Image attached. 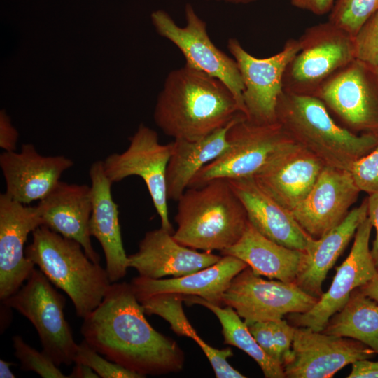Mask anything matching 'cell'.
<instances>
[{"label": "cell", "mask_w": 378, "mask_h": 378, "mask_svg": "<svg viewBox=\"0 0 378 378\" xmlns=\"http://www.w3.org/2000/svg\"><path fill=\"white\" fill-rule=\"evenodd\" d=\"M130 284H111L99 305L83 318L84 340L109 360L144 377L181 371L184 353L155 330Z\"/></svg>", "instance_id": "obj_1"}, {"label": "cell", "mask_w": 378, "mask_h": 378, "mask_svg": "<svg viewBox=\"0 0 378 378\" xmlns=\"http://www.w3.org/2000/svg\"><path fill=\"white\" fill-rule=\"evenodd\" d=\"M241 114L235 97L223 81L185 64L167 75L153 118L165 134L195 141Z\"/></svg>", "instance_id": "obj_2"}, {"label": "cell", "mask_w": 378, "mask_h": 378, "mask_svg": "<svg viewBox=\"0 0 378 378\" xmlns=\"http://www.w3.org/2000/svg\"><path fill=\"white\" fill-rule=\"evenodd\" d=\"M317 97L282 92L276 120L300 146L326 166L350 172L353 164L378 144V135L356 134L337 125Z\"/></svg>", "instance_id": "obj_3"}, {"label": "cell", "mask_w": 378, "mask_h": 378, "mask_svg": "<svg viewBox=\"0 0 378 378\" xmlns=\"http://www.w3.org/2000/svg\"><path fill=\"white\" fill-rule=\"evenodd\" d=\"M179 244L203 251H222L236 244L248 222L246 209L227 178H215L200 187L188 188L178 200Z\"/></svg>", "instance_id": "obj_4"}, {"label": "cell", "mask_w": 378, "mask_h": 378, "mask_svg": "<svg viewBox=\"0 0 378 378\" xmlns=\"http://www.w3.org/2000/svg\"><path fill=\"white\" fill-rule=\"evenodd\" d=\"M25 255L66 293L83 318L99 305L112 284L106 270L92 262L78 241L43 225L33 231Z\"/></svg>", "instance_id": "obj_5"}, {"label": "cell", "mask_w": 378, "mask_h": 378, "mask_svg": "<svg viewBox=\"0 0 378 378\" xmlns=\"http://www.w3.org/2000/svg\"><path fill=\"white\" fill-rule=\"evenodd\" d=\"M227 138V148L196 174L188 188L202 186L215 178L253 177L296 144L278 121L260 124L246 116L230 127Z\"/></svg>", "instance_id": "obj_6"}, {"label": "cell", "mask_w": 378, "mask_h": 378, "mask_svg": "<svg viewBox=\"0 0 378 378\" xmlns=\"http://www.w3.org/2000/svg\"><path fill=\"white\" fill-rule=\"evenodd\" d=\"M300 50L288 64L283 90L316 96L331 76L355 59L354 36L330 22L307 28Z\"/></svg>", "instance_id": "obj_7"}, {"label": "cell", "mask_w": 378, "mask_h": 378, "mask_svg": "<svg viewBox=\"0 0 378 378\" xmlns=\"http://www.w3.org/2000/svg\"><path fill=\"white\" fill-rule=\"evenodd\" d=\"M34 268L24 285L1 302L25 316L34 326L43 351L59 366L74 363L78 344L64 316L65 298Z\"/></svg>", "instance_id": "obj_8"}, {"label": "cell", "mask_w": 378, "mask_h": 378, "mask_svg": "<svg viewBox=\"0 0 378 378\" xmlns=\"http://www.w3.org/2000/svg\"><path fill=\"white\" fill-rule=\"evenodd\" d=\"M186 24L180 27L164 10L151 14L157 32L174 44L183 55L186 65L223 81L232 91L240 110L246 115L243 101L244 86L234 59L218 49L211 41L207 26L190 4L185 6Z\"/></svg>", "instance_id": "obj_9"}, {"label": "cell", "mask_w": 378, "mask_h": 378, "mask_svg": "<svg viewBox=\"0 0 378 378\" xmlns=\"http://www.w3.org/2000/svg\"><path fill=\"white\" fill-rule=\"evenodd\" d=\"M129 140L124 152L111 154L103 161L105 174L113 183L130 176L141 177L160 216L161 227L174 233L169 218L166 180L174 142L160 144L157 132L144 124Z\"/></svg>", "instance_id": "obj_10"}, {"label": "cell", "mask_w": 378, "mask_h": 378, "mask_svg": "<svg viewBox=\"0 0 378 378\" xmlns=\"http://www.w3.org/2000/svg\"><path fill=\"white\" fill-rule=\"evenodd\" d=\"M318 300L294 283L265 280L247 267L234 277L222 297V304L233 308L248 326L304 313Z\"/></svg>", "instance_id": "obj_11"}, {"label": "cell", "mask_w": 378, "mask_h": 378, "mask_svg": "<svg viewBox=\"0 0 378 378\" xmlns=\"http://www.w3.org/2000/svg\"><path fill=\"white\" fill-rule=\"evenodd\" d=\"M315 97L351 132L378 135V69L354 59L325 81Z\"/></svg>", "instance_id": "obj_12"}, {"label": "cell", "mask_w": 378, "mask_h": 378, "mask_svg": "<svg viewBox=\"0 0 378 378\" xmlns=\"http://www.w3.org/2000/svg\"><path fill=\"white\" fill-rule=\"evenodd\" d=\"M227 46L242 78L246 119L260 124L276 122V106L283 92L284 75L300 50L299 39H288L280 52L266 58L251 55L234 38L227 41Z\"/></svg>", "instance_id": "obj_13"}, {"label": "cell", "mask_w": 378, "mask_h": 378, "mask_svg": "<svg viewBox=\"0 0 378 378\" xmlns=\"http://www.w3.org/2000/svg\"><path fill=\"white\" fill-rule=\"evenodd\" d=\"M372 227L367 216L355 233L349 255L336 267V274L328 291L323 292L309 311L289 314L288 318L291 325L321 332L330 318L346 304L352 291L374 276L378 272L369 246Z\"/></svg>", "instance_id": "obj_14"}, {"label": "cell", "mask_w": 378, "mask_h": 378, "mask_svg": "<svg viewBox=\"0 0 378 378\" xmlns=\"http://www.w3.org/2000/svg\"><path fill=\"white\" fill-rule=\"evenodd\" d=\"M375 354L356 340L295 327L291 354L283 368L288 378H330L346 365Z\"/></svg>", "instance_id": "obj_15"}, {"label": "cell", "mask_w": 378, "mask_h": 378, "mask_svg": "<svg viewBox=\"0 0 378 378\" xmlns=\"http://www.w3.org/2000/svg\"><path fill=\"white\" fill-rule=\"evenodd\" d=\"M43 225L37 206L22 204L6 192L0 195V299L4 300L22 286L35 265L25 255L29 233Z\"/></svg>", "instance_id": "obj_16"}, {"label": "cell", "mask_w": 378, "mask_h": 378, "mask_svg": "<svg viewBox=\"0 0 378 378\" xmlns=\"http://www.w3.org/2000/svg\"><path fill=\"white\" fill-rule=\"evenodd\" d=\"M360 192L349 171L325 166L308 195L291 212L317 239L344 220Z\"/></svg>", "instance_id": "obj_17"}, {"label": "cell", "mask_w": 378, "mask_h": 378, "mask_svg": "<svg viewBox=\"0 0 378 378\" xmlns=\"http://www.w3.org/2000/svg\"><path fill=\"white\" fill-rule=\"evenodd\" d=\"M73 164L72 160L64 155H41L31 144H22L19 153L4 151L0 155L6 193L24 204L48 195L60 181L62 173Z\"/></svg>", "instance_id": "obj_18"}, {"label": "cell", "mask_w": 378, "mask_h": 378, "mask_svg": "<svg viewBox=\"0 0 378 378\" xmlns=\"http://www.w3.org/2000/svg\"><path fill=\"white\" fill-rule=\"evenodd\" d=\"M172 234L162 227L147 232L138 251L127 256L128 267L148 279L179 277L208 267L222 258L211 252H199L185 246L177 242Z\"/></svg>", "instance_id": "obj_19"}, {"label": "cell", "mask_w": 378, "mask_h": 378, "mask_svg": "<svg viewBox=\"0 0 378 378\" xmlns=\"http://www.w3.org/2000/svg\"><path fill=\"white\" fill-rule=\"evenodd\" d=\"M227 180L244 205L248 221L259 232L282 246L307 251L314 239L292 212L262 190L253 177Z\"/></svg>", "instance_id": "obj_20"}, {"label": "cell", "mask_w": 378, "mask_h": 378, "mask_svg": "<svg viewBox=\"0 0 378 378\" xmlns=\"http://www.w3.org/2000/svg\"><path fill=\"white\" fill-rule=\"evenodd\" d=\"M325 166L318 158L296 143L253 178L269 195L292 211L308 195Z\"/></svg>", "instance_id": "obj_21"}, {"label": "cell", "mask_w": 378, "mask_h": 378, "mask_svg": "<svg viewBox=\"0 0 378 378\" xmlns=\"http://www.w3.org/2000/svg\"><path fill=\"white\" fill-rule=\"evenodd\" d=\"M43 225L64 237L78 241L88 257L99 263L90 232L92 209L91 186L59 181L37 204Z\"/></svg>", "instance_id": "obj_22"}, {"label": "cell", "mask_w": 378, "mask_h": 378, "mask_svg": "<svg viewBox=\"0 0 378 378\" xmlns=\"http://www.w3.org/2000/svg\"><path fill=\"white\" fill-rule=\"evenodd\" d=\"M90 177L92 203L90 232L99 241L108 278L111 283H115L126 275L129 267L122 240L118 207L111 194L113 183L106 175L101 160L92 163Z\"/></svg>", "instance_id": "obj_23"}, {"label": "cell", "mask_w": 378, "mask_h": 378, "mask_svg": "<svg viewBox=\"0 0 378 378\" xmlns=\"http://www.w3.org/2000/svg\"><path fill=\"white\" fill-rule=\"evenodd\" d=\"M248 265L232 255H222L216 263L197 272L179 277L153 279L140 276L131 281L138 299L162 293L197 296L221 305L222 297L235 276Z\"/></svg>", "instance_id": "obj_24"}, {"label": "cell", "mask_w": 378, "mask_h": 378, "mask_svg": "<svg viewBox=\"0 0 378 378\" xmlns=\"http://www.w3.org/2000/svg\"><path fill=\"white\" fill-rule=\"evenodd\" d=\"M220 253L243 260L258 276L288 283H295L307 258V252L269 239L249 221L239 240Z\"/></svg>", "instance_id": "obj_25"}, {"label": "cell", "mask_w": 378, "mask_h": 378, "mask_svg": "<svg viewBox=\"0 0 378 378\" xmlns=\"http://www.w3.org/2000/svg\"><path fill=\"white\" fill-rule=\"evenodd\" d=\"M368 216V198L357 207L350 210L344 220L319 239H314L307 250L305 265L298 274L295 284L307 293L320 298L323 291L322 284L328 271L362 223Z\"/></svg>", "instance_id": "obj_26"}, {"label": "cell", "mask_w": 378, "mask_h": 378, "mask_svg": "<svg viewBox=\"0 0 378 378\" xmlns=\"http://www.w3.org/2000/svg\"><path fill=\"white\" fill-rule=\"evenodd\" d=\"M246 116L239 115L225 127L195 141L174 139L167 169L168 200L178 201L196 175L206 164L219 156L228 146L227 134L230 127Z\"/></svg>", "instance_id": "obj_27"}, {"label": "cell", "mask_w": 378, "mask_h": 378, "mask_svg": "<svg viewBox=\"0 0 378 378\" xmlns=\"http://www.w3.org/2000/svg\"><path fill=\"white\" fill-rule=\"evenodd\" d=\"M183 301L181 295L162 293L142 299L139 302L146 314L162 317L169 323L172 330L178 335L188 337L194 340L206 355L217 378L246 377L228 363L227 358L233 356L230 348L218 349L200 337L184 313L182 305Z\"/></svg>", "instance_id": "obj_28"}, {"label": "cell", "mask_w": 378, "mask_h": 378, "mask_svg": "<svg viewBox=\"0 0 378 378\" xmlns=\"http://www.w3.org/2000/svg\"><path fill=\"white\" fill-rule=\"evenodd\" d=\"M321 332L356 340L378 355V304L358 288L352 291L346 304L330 318Z\"/></svg>", "instance_id": "obj_29"}, {"label": "cell", "mask_w": 378, "mask_h": 378, "mask_svg": "<svg viewBox=\"0 0 378 378\" xmlns=\"http://www.w3.org/2000/svg\"><path fill=\"white\" fill-rule=\"evenodd\" d=\"M183 300L188 304H200L211 311L220 323L224 343L236 346L251 356L265 377H286L283 366L265 354L233 308L229 306L223 308L197 296H183Z\"/></svg>", "instance_id": "obj_30"}, {"label": "cell", "mask_w": 378, "mask_h": 378, "mask_svg": "<svg viewBox=\"0 0 378 378\" xmlns=\"http://www.w3.org/2000/svg\"><path fill=\"white\" fill-rule=\"evenodd\" d=\"M248 327L265 354L283 366L291 354L295 326L281 318L258 321Z\"/></svg>", "instance_id": "obj_31"}, {"label": "cell", "mask_w": 378, "mask_h": 378, "mask_svg": "<svg viewBox=\"0 0 378 378\" xmlns=\"http://www.w3.org/2000/svg\"><path fill=\"white\" fill-rule=\"evenodd\" d=\"M377 11L378 0H337L328 21L354 36Z\"/></svg>", "instance_id": "obj_32"}, {"label": "cell", "mask_w": 378, "mask_h": 378, "mask_svg": "<svg viewBox=\"0 0 378 378\" xmlns=\"http://www.w3.org/2000/svg\"><path fill=\"white\" fill-rule=\"evenodd\" d=\"M13 346L23 370L34 372L43 378H69L50 356L30 346L21 336L13 337Z\"/></svg>", "instance_id": "obj_33"}, {"label": "cell", "mask_w": 378, "mask_h": 378, "mask_svg": "<svg viewBox=\"0 0 378 378\" xmlns=\"http://www.w3.org/2000/svg\"><path fill=\"white\" fill-rule=\"evenodd\" d=\"M81 363L92 368L102 378H143L118 363L100 356L85 340L78 344L74 363Z\"/></svg>", "instance_id": "obj_34"}, {"label": "cell", "mask_w": 378, "mask_h": 378, "mask_svg": "<svg viewBox=\"0 0 378 378\" xmlns=\"http://www.w3.org/2000/svg\"><path fill=\"white\" fill-rule=\"evenodd\" d=\"M355 59L378 69V11L354 36Z\"/></svg>", "instance_id": "obj_35"}, {"label": "cell", "mask_w": 378, "mask_h": 378, "mask_svg": "<svg viewBox=\"0 0 378 378\" xmlns=\"http://www.w3.org/2000/svg\"><path fill=\"white\" fill-rule=\"evenodd\" d=\"M350 172L360 191L378 192V144L368 154L356 160Z\"/></svg>", "instance_id": "obj_36"}, {"label": "cell", "mask_w": 378, "mask_h": 378, "mask_svg": "<svg viewBox=\"0 0 378 378\" xmlns=\"http://www.w3.org/2000/svg\"><path fill=\"white\" fill-rule=\"evenodd\" d=\"M18 132L4 110L0 111V147L4 151H15Z\"/></svg>", "instance_id": "obj_37"}, {"label": "cell", "mask_w": 378, "mask_h": 378, "mask_svg": "<svg viewBox=\"0 0 378 378\" xmlns=\"http://www.w3.org/2000/svg\"><path fill=\"white\" fill-rule=\"evenodd\" d=\"M368 198V217L376 231L375 239L372 243L371 254L378 272V192L369 195Z\"/></svg>", "instance_id": "obj_38"}, {"label": "cell", "mask_w": 378, "mask_h": 378, "mask_svg": "<svg viewBox=\"0 0 378 378\" xmlns=\"http://www.w3.org/2000/svg\"><path fill=\"white\" fill-rule=\"evenodd\" d=\"M295 7L309 11L317 15L330 13L335 4V0H289Z\"/></svg>", "instance_id": "obj_39"}, {"label": "cell", "mask_w": 378, "mask_h": 378, "mask_svg": "<svg viewBox=\"0 0 378 378\" xmlns=\"http://www.w3.org/2000/svg\"><path fill=\"white\" fill-rule=\"evenodd\" d=\"M348 378H378V362L368 359L359 360L352 363Z\"/></svg>", "instance_id": "obj_40"}, {"label": "cell", "mask_w": 378, "mask_h": 378, "mask_svg": "<svg viewBox=\"0 0 378 378\" xmlns=\"http://www.w3.org/2000/svg\"><path fill=\"white\" fill-rule=\"evenodd\" d=\"M69 378H99V375L89 366L76 362Z\"/></svg>", "instance_id": "obj_41"}, {"label": "cell", "mask_w": 378, "mask_h": 378, "mask_svg": "<svg viewBox=\"0 0 378 378\" xmlns=\"http://www.w3.org/2000/svg\"><path fill=\"white\" fill-rule=\"evenodd\" d=\"M358 289L378 304V272L370 281L359 287Z\"/></svg>", "instance_id": "obj_42"}, {"label": "cell", "mask_w": 378, "mask_h": 378, "mask_svg": "<svg viewBox=\"0 0 378 378\" xmlns=\"http://www.w3.org/2000/svg\"><path fill=\"white\" fill-rule=\"evenodd\" d=\"M13 363L4 360H0V378H14L15 374L10 370Z\"/></svg>", "instance_id": "obj_43"}, {"label": "cell", "mask_w": 378, "mask_h": 378, "mask_svg": "<svg viewBox=\"0 0 378 378\" xmlns=\"http://www.w3.org/2000/svg\"><path fill=\"white\" fill-rule=\"evenodd\" d=\"M212 1H223L225 3L233 4H248L253 3L257 0H212Z\"/></svg>", "instance_id": "obj_44"}]
</instances>
